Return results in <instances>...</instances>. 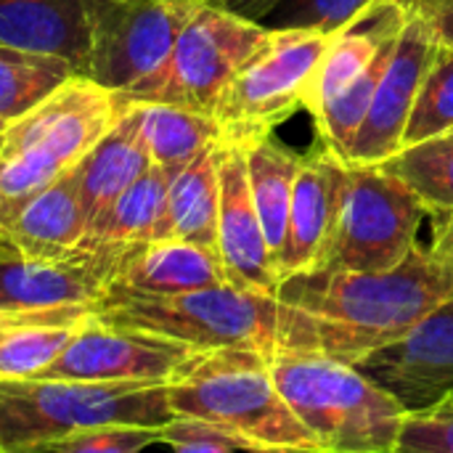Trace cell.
I'll return each instance as SVG.
<instances>
[{"mask_svg":"<svg viewBox=\"0 0 453 453\" xmlns=\"http://www.w3.org/2000/svg\"><path fill=\"white\" fill-rule=\"evenodd\" d=\"M329 40L332 35L271 29L263 48L234 74L212 111L220 143L244 149L292 119L303 109L305 88Z\"/></svg>","mask_w":453,"mask_h":453,"instance_id":"obj_8","label":"cell"},{"mask_svg":"<svg viewBox=\"0 0 453 453\" xmlns=\"http://www.w3.org/2000/svg\"><path fill=\"white\" fill-rule=\"evenodd\" d=\"M127 106L133 109L151 165L167 175H175L204 149L220 143V127L212 114L154 101H130Z\"/></svg>","mask_w":453,"mask_h":453,"instance_id":"obj_24","label":"cell"},{"mask_svg":"<svg viewBox=\"0 0 453 453\" xmlns=\"http://www.w3.org/2000/svg\"><path fill=\"white\" fill-rule=\"evenodd\" d=\"M453 297V265L419 247L393 271L313 268L281 279V348L324 353L356 366L403 340Z\"/></svg>","mask_w":453,"mask_h":453,"instance_id":"obj_1","label":"cell"},{"mask_svg":"<svg viewBox=\"0 0 453 453\" xmlns=\"http://www.w3.org/2000/svg\"><path fill=\"white\" fill-rule=\"evenodd\" d=\"M119 114L122 101L111 90L74 74L32 111L3 127L0 154L35 151L69 170L117 125Z\"/></svg>","mask_w":453,"mask_h":453,"instance_id":"obj_10","label":"cell"},{"mask_svg":"<svg viewBox=\"0 0 453 453\" xmlns=\"http://www.w3.org/2000/svg\"><path fill=\"white\" fill-rule=\"evenodd\" d=\"M435 239L430 244L433 255H438L441 260L451 263L453 265V210L446 215H438L435 218Z\"/></svg>","mask_w":453,"mask_h":453,"instance_id":"obj_35","label":"cell"},{"mask_svg":"<svg viewBox=\"0 0 453 453\" xmlns=\"http://www.w3.org/2000/svg\"><path fill=\"white\" fill-rule=\"evenodd\" d=\"M220 284H228V279L215 250L180 239H159L127 247L109 289L130 295H183Z\"/></svg>","mask_w":453,"mask_h":453,"instance_id":"obj_18","label":"cell"},{"mask_svg":"<svg viewBox=\"0 0 453 453\" xmlns=\"http://www.w3.org/2000/svg\"><path fill=\"white\" fill-rule=\"evenodd\" d=\"M127 247L82 244L64 257H27L0 234V313L66 305L98 308Z\"/></svg>","mask_w":453,"mask_h":453,"instance_id":"obj_11","label":"cell"},{"mask_svg":"<svg viewBox=\"0 0 453 453\" xmlns=\"http://www.w3.org/2000/svg\"><path fill=\"white\" fill-rule=\"evenodd\" d=\"M167 188L170 175L151 165L149 173H143L98 220H93L85 244L135 247L159 242L167 210Z\"/></svg>","mask_w":453,"mask_h":453,"instance_id":"obj_26","label":"cell"},{"mask_svg":"<svg viewBox=\"0 0 453 453\" xmlns=\"http://www.w3.org/2000/svg\"><path fill=\"white\" fill-rule=\"evenodd\" d=\"M74 74L66 58L0 45V122L24 117Z\"/></svg>","mask_w":453,"mask_h":453,"instance_id":"obj_27","label":"cell"},{"mask_svg":"<svg viewBox=\"0 0 453 453\" xmlns=\"http://www.w3.org/2000/svg\"><path fill=\"white\" fill-rule=\"evenodd\" d=\"M88 231L90 220L69 167L0 234H5V239L27 257H64L85 244Z\"/></svg>","mask_w":453,"mask_h":453,"instance_id":"obj_22","label":"cell"},{"mask_svg":"<svg viewBox=\"0 0 453 453\" xmlns=\"http://www.w3.org/2000/svg\"><path fill=\"white\" fill-rule=\"evenodd\" d=\"M218 257L228 284L276 297L279 271L263 234L242 146L220 143V210H218Z\"/></svg>","mask_w":453,"mask_h":453,"instance_id":"obj_15","label":"cell"},{"mask_svg":"<svg viewBox=\"0 0 453 453\" xmlns=\"http://www.w3.org/2000/svg\"><path fill=\"white\" fill-rule=\"evenodd\" d=\"M453 130V45L438 40L422 88L411 106L401 149L438 138Z\"/></svg>","mask_w":453,"mask_h":453,"instance_id":"obj_29","label":"cell"},{"mask_svg":"<svg viewBox=\"0 0 453 453\" xmlns=\"http://www.w3.org/2000/svg\"><path fill=\"white\" fill-rule=\"evenodd\" d=\"M403 411H425L453 398V297L422 319L403 340L356 364Z\"/></svg>","mask_w":453,"mask_h":453,"instance_id":"obj_13","label":"cell"},{"mask_svg":"<svg viewBox=\"0 0 453 453\" xmlns=\"http://www.w3.org/2000/svg\"><path fill=\"white\" fill-rule=\"evenodd\" d=\"M220 210V143L204 149L170 175L162 239H180L218 252Z\"/></svg>","mask_w":453,"mask_h":453,"instance_id":"obj_23","label":"cell"},{"mask_svg":"<svg viewBox=\"0 0 453 453\" xmlns=\"http://www.w3.org/2000/svg\"><path fill=\"white\" fill-rule=\"evenodd\" d=\"M149 170L151 157L138 133L133 109L122 104L117 125L72 167L90 226Z\"/></svg>","mask_w":453,"mask_h":453,"instance_id":"obj_21","label":"cell"},{"mask_svg":"<svg viewBox=\"0 0 453 453\" xmlns=\"http://www.w3.org/2000/svg\"><path fill=\"white\" fill-rule=\"evenodd\" d=\"M212 3H218V5H223V8H228V11L244 16V19L260 21V19H263L273 5H279L281 0H212Z\"/></svg>","mask_w":453,"mask_h":453,"instance_id":"obj_36","label":"cell"},{"mask_svg":"<svg viewBox=\"0 0 453 453\" xmlns=\"http://www.w3.org/2000/svg\"><path fill=\"white\" fill-rule=\"evenodd\" d=\"M382 167L401 178L425 202L433 218L453 210V130L401 149L382 162Z\"/></svg>","mask_w":453,"mask_h":453,"instance_id":"obj_28","label":"cell"},{"mask_svg":"<svg viewBox=\"0 0 453 453\" xmlns=\"http://www.w3.org/2000/svg\"><path fill=\"white\" fill-rule=\"evenodd\" d=\"M438 40L441 37L430 19L409 13L393 58L369 104V114L353 141L348 165H382L401 151L403 130Z\"/></svg>","mask_w":453,"mask_h":453,"instance_id":"obj_14","label":"cell"},{"mask_svg":"<svg viewBox=\"0 0 453 453\" xmlns=\"http://www.w3.org/2000/svg\"><path fill=\"white\" fill-rule=\"evenodd\" d=\"M409 19V8L401 0H374L348 27L332 35L308 88L303 109L316 117L332 98L353 85L372 58L401 35Z\"/></svg>","mask_w":453,"mask_h":453,"instance_id":"obj_17","label":"cell"},{"mask_svg":"<svg viewBox=\"0 0 453 453\" xmlns=\"http://www.w3.org/2000/svg\"><path fill=\"white\" fill-rule=\"evenodd\" d=\"M427 215L425 202L382 165H348L340 220L316 268L393 271L417 250V236Z\"/></svg>","mask_w":453,"mask_h":453,"instance_id":"obj_7","label":"cell"},{"mask_svg":"<svg viewBox=\"0 0 453 453\" xmlns=\"http://www.w3.org/2000/svg\"><path fill=\"white\" fill-rule=\"evenodd\" d=\"M61 173L56 162L35 151L0 154V231H5Z\"/></svg>","mask_w":453,"mask_h":453,"instance_id":"obj_30","label":"cell"},{"mask_svg":"<svg viewBox=\"0 0 453 453\" xmlns=\"http://www.w3.org/2000/svg\"><path fill=\"white\" fill-rule=\"evenodd\" d=\"M196 350L149 332L109 326L88 316L40 380L167 385Z\"/></svg>","mask_w":453,"mask_h":453,"instance_id":"obj_12","label":"cell"},{"mask_svg":"<svg viewBox=\"0 0 453 453\" xmlns=\"http://www.w3.org/2000/svg\"><path fill=\"white\" fill-rule=\"evenodd\" d=\"M268 35L271 29L252 19L212 0L202 3L180 29L162 77L138 101L212 114L234 74L263 48Z\"/></svg>","mask_w":453,"mask_h":453,"instance_id":"obj_9","label":"cell"},{"mask_svg":"<svg viewBox=\"0 0 453 453\" xmlns=\"http://www.w3.org/2000/svg\"><path fill=\"white\" fill-rule=\"evenodd\" d=\"M162 443V430L154 427H101L58 443L53 453H141Z\"/></svg>","mask_w":453,"mask_h":453,"instance_id":"obj_33","label":"cell"},{"mask_svg":"<svg viewBox=\"0 0 453 453\" xmlns=\"http://www.w3.org/2000/svg\"><path fill=\"white\" fill-rule=\"evenodd\" d=\"M374 0H281L257 24L273 32L334 35Z\"/></svg>","mask_w":453,"mask_h":453,"instance_id":"obj_31","label":"cell"},{"mask_svg":"<svg viewBox=\"0 0 453 453\" xmlns=\"http://www.w3.org/2000/svg\"><path fill=\"white\" fill-rule=\"evenodd\" d=\"M207 0H93L82 77L138 101L165 72L178 35Z\"/></svg>","mask_w":453,"mask_h":453,"instance_id":"obj_6","label":"cell"},{"mask_svg":"<svg viewBox=\"0 0 453 453\" xmlns=\"http://www.w3.org/2000/svg\"><path fill=\"white\" fill-rule=\"evenodd\" d=\"M268 366L321 453H393L406 411L356 366L281 345L268 356Z\"/></svg>","mask_w":453,"mask_h":453,"instance_id":"obj_4","label":"cell"},{"mask_svg":"<svg viewBox=\"0 0 453 453\" xmlns=\"http://www.w3.org/2000/svg\"><path fill=\"white\" fill-rule=\"evenodd\" d=\"M3 127H5V122H0V133H3Z\"/></svg>","mask_w":453,"mask_h":453,"instance_id":"obj_39","label":"cell"},{"mask_svg":"<svg viewBox=\"0 0 453 453\" xmlns=\"http://www.w3.org/2000/svg\"><path fill=\"white\" fill-rule=\"evenodd\" d=\"M93 313L90 305L0 313V382L40 380Z\"/></svg>","mask_w":453,"mask_h":453,"instance_id":"obj_20","label":"cell"},{"mask_svg":"<svg viewBox=\"0 0 453 453\" xmlns=\"http://www.w3.org/2000/svg\"><path fill=\"white\" fill-rule=\"evenodd\" d=\"M90 5L93 0H0V45L66 58L82 74Z\"/></svg>","mask_w":453,"mask_h":453,"instance_id":"obj_19","label":"cell"},{"mask_svg":"<svg viewBox=\"0 0 453 453\" xmlns=\"http://www.w3.org/2000/svg\"><path fill=\"white\" fill-rule=\"evenodd\" d=\"M401 3L409 8V13H419L430 21L453 11V0H401Z\"/></svg>","mask_w":453,"mask_h":453,"instance_id":"obj_37","label":"cell"},{"mask_svg":"<svg viewBox=\"0 0 453 453\" xmlns=\"http://www.w3.org/2000/svg\"><path fill=\"white\" fill-rule=\"evenodd\" d=\"M175 419L167 385L146 382H0V453H53L101 427H154Z\"/></svg>","mask_w":453,"mask_h":453,"instance_id":"obj_3","label":"cell"},{"mask_svg":"<svg viewBox=\"0 0 453 453\" xmlns=\"http://www.w3.org/2000/svg\"><path fill=\"white\" fill-rule=\"evenodd\" d=\"M345 180L348 165L329 149L316 146L303 157L292 188L287 242L276 263L279 279L311 271L324 260L340 220Z\"/></svg>","mask_w":453,"mask_h":453,"instance_id":"obj_16","label":"cell"},{"mask_svg":"<svg viewBox=\"0 0 453 453\" xmlns=\"http://www.w3.org/2000/svg\"><path fill=\"white\" fill-rule=\"evenodd\" d=\"M167 401L178 419L204 422L260 453H321L279 393L260 350H196L167 382Z\"/></svg>","mask_w":453,"mask_h":453,"instance_id":"obj_2","label":"cell"},{"mask_svg":"<svg viewBox=\"0 0 453 453\" xmlns=\"http://www.w3.org/2000/svg\"><path fill=\"white\" fill-rule=\"evenodd\" d=\"M96 319L183 342L194 350L250 348L271 356L281 342V305L276 297L220 284L183 295H130L109 289Z\"/></svg>","mask_w":453,"mask_h":453,"instance_id":"obj_5","label":"cell"},{"mask_svg":"<svg viewBox=\"0 0 453 453\" xmlns=\"http://www.w3.org/2000/svg\"><path fill=\"white\" fill-rule=\"evenodd\" d=\"M162 443L173 453H260L255 446L196 419H173L162 427Z\"/></svg>","mask_w":453,"mask_h":453,"instance_id":"obj_34","label":"cell"},{"mask_svg":"<svg viewBox=\"0 0 453 453\" xmlns=\"http://www.w3.org/2000/svg\"><path fill=\"white\" fill-rule=\"evenodd\" d=\"M393 453H453V398L425 411H406Z\"/></svg>","mask_w":453,"mask_h":453,"instance_id":"obj_32","label":"cell"},{"mask_svg":"<svg viewBox=\"0 0 453 453\" xmlns=\"http://www.w3.org/2000/svg\"><path fill=\"white\" fill-rule=\"evenodd\" d=\"M244 157H247V178H250L252 202H255L263 234L268 239V247L273 252V260L279 263V255L287 242V228H289L292 188H295V178L300 173L303 157L276 143L273 135L244 146Z\"/></svg>","mask_w":453,"mask_h":453,"instance_id":"obj_25","label":"cell"},{"mask_svg":"<svg viewBox=\"0 0 453 453\" xmlns=\"http://www.w3.org/2000/svg\"><path fill=\"white\" fill-rule=\"evenodd\" d=\"M433 27H435V32H438V37H441L443 42L453 45V11L451 13H446V16L433 19Z\"/></svg>","mask_w":453,"mask_h":453,"instance_id":"obj_38","label":"cell"}]
</instances>
